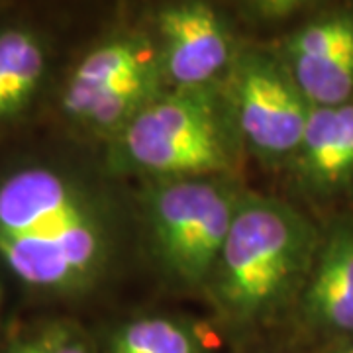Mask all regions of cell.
I'll return each mask as SVG.
<instances>
[{
	"label": "cell",
	"instance_id": "6da1fadb",
	"mask_svg": "<svg viewBox=\"0 0 353 353\" xmlns=\"http://www.w3.org/2000/svg\"><path fill=\"white\" fill-rule=\"evenodd\" d=\"M110 220L75 176L30 165L0 179V263L24 287L75 294L102 277Z\"/></svg>",
	"mask_w": 353,
	"mask_h": 353
},
{
	"label": "cell",
	"instance_id": "7a4b0ae2",
	"mask_svg": "<svg viewBox=\"0 0 353 353\" xmlns=\"http://www.w3.org/2000/svg\"><path fill=\"white\" fill-rule=\"evenodd\" d=\"M320 248L312 224L275 199H241L208 279L220 312L255 322L306 283Z\"/></svg>",
	"mask_w": 353,
	"mask_h": 353
},
{
	"label": "cell",
	"instance_id": "3957f363",
	"mask_svg": "<svg viewBox=\"0 0 353 353\" xmlns=\"http://www.w3.org/2000/svg\"><path fill=\"white\" fill-rule=\"evenodd\" d=\"M116 139L124 163L163 181L214 175L232 165L218 108L204 88L161 94Z\"/></svg>",
	"mask_w": 353,
	"mask_h": 353
},
{
	"label": "cell",
	"instance_id": "277c9868",
	"mask_svg": "<svg viewBox=\"0 0 353 353\" xmlns=\"http://www.w3.org/2000/svg\"><path fill=\"white\" fill-rule=\"evenodd\" d=\"M240 201L230 185L210 176L169 179L150 190V238L171 277L187 287L208 283Z\"/></svg>",
	"mask_w": 353,
	"mask_h": 353
},
{
	"label": "cell",
	"instance_id": "5b68a950",
	"mask_svg": "<svg viewBox=\"0 0 353 353\" xmlns=\"http://www.w3.org/2000/svg\"><path fill=\"white\" fill-rule=\"evenodd\" d=\"M161 55L141 39H116L77 65L63 90V112L79 126L116 139L161 97Z\"/></svg>",
	"mask_w": 353,
	"mask_h": 353
},
{
	"label": "cell",
	"instance_id": "8992f818",
	"mask_svg": "<svg viewBox=\"0 0 353 353\" xmlns=\"http://www.w3.org/2000/svg\"><path fill=\"white\" fill-rule=\"evenodd\" d=\"M234 106L241 136L255 152L267 157L299 152L312 104L292 75L261 57L245 59L234 81Z\"/></svg>",
	"mask_w": 353,
	"mask_h": 353
},
{
	"label": "cell",
	"instance_id": "52a82bcc",
	"mask_svg": "<svg viewBox=\"0 0 353 353\" xmlns=\"http://www.w3.org/2000/svg\"><path fill=\"white\" fill-rule=\"evenodd\" d=\"M165 77L176 88H204L230 61V39L216 12L189 0L165 8L159 16Z\"/></svg>",
	"mask_w": 353,
	"mask_h": 353
},
{
	"label": "cell",
	"instance_id": "ba28073f",
	"mask_svg": "<svg viewBox=\"0 0 353 353\" xmlns=\"http://www.w3.org/2000/svg\"><path fill=\"white\" fill-rule=\"evenodd\" d=\"M290 75L312 106H338L353 97V20L328 18L289 43Z\"/></svg>",
	"mask_w": 353,
	"mask_h": 353
},
{
	"label": "cell",
	"instance_id": "9c48e42d",
	"mask_svg": "<svg viewBox=\"0 0 353 353\" xmlns=\"http://www.w3.org/2000/svg\"><path fill=\"white\" fill-rule=\"evenodd\" d=\"M306 326L332 340L353 338V222H340L320 243L304 283Z\"/></svg>",
	"mask_w": 353,
	"mask_h": 353
},
{
	"label": "cell",
	"instance_id": "30bf717a",
	"mask_svg": "<svg viewBox=\"0 0 353 353\" xmlns=\"http://www.w3.org/2000/svg\"><path fill=\"white\" fill-rule=\"evenodd\" d=\"M296 155L301 175L314 190L347 187L353 179V102L312 106Z\"/></svg>",
	"mask_w": 353,
	"mask_h": 353
},
{
	"label": "cell",
	"instance_id": "8fae6325",
	"mask_svg": "<svg viewBox=\"0 0 353 353\" xmlns=\"http://www.w3.org/2000/svg\"><path fill=\"white\" fill-rule=\"evenodd\" d=\"M46 55L24 30L0 32V122L24 110L43 79Z\"/></svg>",
	"mask_w": 353,
	"mask_h": 353
},
{
	"label": "cell",
	"instance_id": "7c38bea8",
	"mask_svg": "<svg viewBox=\"0 0 353 353\" xmlns=\"http://www.w3.org/2000/svg\"><path fill=\"white\" fill-rule=\"evenodd\" d=\"M108 353H202V343L183 320L143 316L114 332Z\"/></svg>",
	"mask_w": 353,
	"mask_h": 353
},
{
	"label": "cell",
	"instance_id": "4fadbf2b",
	"mask_svg": "<svg viewBox=\"0 0 353 353\" xmlns=\"http://www.w3.org/2000/svg\"><path fill=\"white\" fill-rule=\"evenodd\" d=\"M8 353H92L79 328L67 322H50L16 338Z\"/></svg>",
	"mask_w": 353,
	"mask_h": 353
},
{
	"label": "cell",
	"instance_id": "5bb4252c",
	"mask_svg": "<svg viewBox=\"0 0 353 353\" xmlns=\"http://www.w3.org/2000/svg\"><path fill=\"white\" fill-rule=\"evenodd\" d=\"M255 2L267 14H285L289 12L294 4H299L301 0H255Z\"/></svg>",
	"mask_w": 353,
	"mask_h": 353
},
{
	"label": "cell",
	"instance_id": "9a60e30c",
	"mask_svg": "<svg viewBox=\"0 0 353 353\" xmlns=\"http://www.w3.org/2000/svg\"><path fill=\"white\" fill-rule=\"evenodd\" d=\"M322 353H353V338L336 341V343L328 345Z\"/></svg>",
	"mask_w": 353,
	"mask_h": 353
}]
</instances>
